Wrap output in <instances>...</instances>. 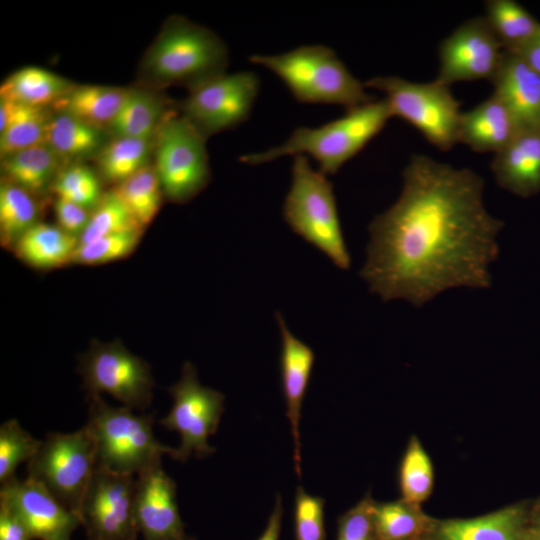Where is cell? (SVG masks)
<instances>
[{"label": "cell", "instance_id": "cell-34", "mask_svg": "<svg viewBox=\"0 0 540 540\" xmlns=\"http://www.w3.org/2000/svg\"><path fill=\"white\" fill-rule=\"evenodd\" d=\"M402 500L418 506L425 501L433 487L431 460L417 438H412L400 466Z\"/></svg>", "mask_w": 540, "mask_h": 540}, {"label": "cell", "instance_id": "cell-12", "mask_svg": "<svg viewBox=\"0 0 540 540\" xmlns=\"http://www.w3.org/2000/svg\"><path fill=\"white\" fill-rule=\"evenodd\" d=\"M135 490V475L97 466L78 511L88 540H137Z\"/></svg>", "mask_w": 540, "mask_h": 540}, {"label": "cell", "instance_id": "cell-47", "mask_svg": "<svg viewBox=\"0 0 540 540\" xmlns=\"http://www.w3.org/2000/svg\"><path fill=\"white\" fill-rule=\"evenodd\" d=\"M524 540H530V539H529V538L527 537V534H526V536H525Z\"/></svg>", "mask_w": 540, "mask_h": 540}, {"label": "cell", "instance_id": "cell-36", "mask_svg": "<svg viewBox=\"0 0 540 540\" xmlns=\"http://www.w3.org/2000/svg\"><path fill=\"white\" fill-rule=\"evenodd\" d=\"M57 198L74 202L92 211L103 196L101 180L90 167L79 162L63 166L52 190Z\"/></svg>", "mask_w": 540, "mask_h": 540}, {"label": "cell", "instance_id": "cell-22", "mask_svg": "<svg viewBox=\"0 0 540 540\" xmlns=\"http://www.w3.org/2000/svg\"><path fill=\"white\" fill-rule=\"evenodd\" d=\"M1 159L2 179L25 189L35 197L52 190L64 163L46 143L26 148Z\"/></svg>", "mask_w": 540, "mask_h": 540}, {"label": "cell", "instance_id": "cell-41", "mask_svg": "<svg viewBox=\"0 0 540 540\" xmlns=\"http://www.w3.org/2000/svg\"><path fill=\"white\" fill-rule=\"evenodd\" d=\"M54 211L57 226L79 239L87 226L91 211L63 198L55 200Z\"/></svg>", "mask_w": 540, "mask_h": 540}, {"label": "cell", "instance_id": "cell-14", "mask_svg": "<svg viewBox=\"0 0 540 540\" xmlns=\"http://www.w3.org/2000/svg\"><path fill=\"white\" fill-rule=\"evenodd\" d=\"M504 54V47L484 16L468 19L440 43L439 69L434 80L449 87L463 81L492 82Z\"/></svg>", "mask_w": 540, "mask_h": 540}, {"label": "cell", "instance_id": "cell-20", "mask_svg": "<svg viewBox=\"0 0 540 540\" xmlns=\"http://www.w3.org/2000/svg\"><path fill=\"white\" fill-rule=\"evenodd\" d=\"M522 131L506 105L494 94L462 112L458 140L476 152L496 154Z\"/></svg>", "mask_w": 540, "mask_h": 540}, {"label": "cell", "instance_id": "cell-4", "mask_svg": "<svg viewBox=\"0 0 540 540\" xmlns=\"http://www.w3.org/2000/svg\"><path fill=\"white\" fill-rule=\"evenodd\" d=\"M249 61L273 72L302 103L337 104L347 111L375 100L324 45L300 46L277 55L254 54Z\"/></svg>", "mask_w": 540, "mask_h": 540}, {"label": "cell", "instance_id": "cell-17", "mask_svg": "<svg viewBox=\"0 0 540 540\" xmlns=\"http://www.w3.org/2000/svg\"><path fill=\"white\" fill-rule=\"evenodd\" d=\"M275 318L282 340L281 379L286 402V415L290 422L293 438L294 467L297 475L300 476L302 459L299 423L302 403L309 384L315 355L308 345L289 330L279 312H275Z\"/></svg>", "mask_w": 540, "mask_h": 540}, {"label": "cell", "instance_id": "cell-38", "mask_svg": "<svg viewBox=\"0 0 540 540\" xmlns=\"http://www.w3.org/2000/svg\"><path fill=\"white\" fill-rule=\"evenodd\" d=\"M143 230H129L79 244L72 263L99 265L129 256L138 246Z\"/></svg>", "mask_w": 540, "mask_h": 540}, {"label": "cell", "instance_id": "cell-19", "mask_svg": "<svg viewBox=\"0 0 540 540\" xmlns=\"http://www.w3.org/2000/svg\"><path fill=\"white\" fill-rule=\"evenodd\" d=\"M491 169L500 187L523 198L540 193V129L520 131L494 154Z\"/></svg>", "mask_w": 540, "mask_h": 540}, {"label": "cell", "instance_id": "cell-10", "mask_svg": "<svg viewBox=\"0 0 540 540\" xmlns=\"http://www.w3.org/2000/svg\"><path fill=\"white\" fill-rule=\"evenodd\" d=\"M168 392L173 405L159 423L180 435L181 442L173 459L184 462L191 455L201 458L213 454L215 449L208 443V438L219 426L224 412V395L203 386L195 366L189 361L183 364L180 379L168 388Z\"/></svg>", "mask_w": 540, "mask_h": 540}, {"label": "cell", "instance_id": "cell-7", "mask_svg": "<svg viewBox=\"0 0 540 540\" xmlns=\"http://www.w3.org/2000/svg\"><path fill=\"white\" fill-rule=\"evenodd\" d=\"M364 85L383 92L393 117L408 122L437 149L447 151L459 142L462 112L449 86L435 80L418 83L398 76H376Z\"/></svg>", "mask_w": 540, "mask_h": 540}, {"label": "cell", "instance_id": "cell-29", "mask_svg": "<svg viewBox=\"0 0 540 540\" xmlns=\"http://www.w3.org/2000/svg\"><path fill=\"white\" fill-rule=\"evenodd\" d=\"M153 139L111 137L96 156L99 177L118 185L149 165Z\"/></svg>", "mask_w": 540, "mask_h": 540}, {"label": "cell", "instance_id": "cell-37", "mask_svg": "<svg viewBox=\"0 0 540 540\" xmlns=\"http://www.w3.org/2000/svg\"><path fill=\"white\" fill-rule=\"evenodd\" d=\"M42 441L34 438L16 419H9L0 427V482L15 478L17 467L29 462Z\"/></svg>", "mask_w": 540, "mask_h": 540}, {"label": "cell", "instance_id": "cell-33", "mask_svg": "<svg viewBox=\"0 0 540 540\" xmlns=\"http://www.w3.org/2000/svg\"><path fill=\"white\" fill-rule=\"evenodd\" d=\"M113 191L143 229L157 215L164 196L156 169L151 163L116 185Z\"/></svg>", "mask_w": 540, "mask_h": 540}, {"label": "cell", "instance_id": "cell-15", "mask_svg": "<svg viewBox=\"0 0 540 540\" xmlns=\"http://www.w3.org/2000/svg\"><path fill=\"white\" fill-rule=\"evenodd\" d=\"M0 505L21 521L32 539L71 540L81 525L78 515L28 477L24 480L15 477L1 484Z\"/></svg>", "mask_w": 540, "mask_h": 540}, {"label": "cell", "instance_id": "cell-24", "mask_svg": "<svg viewBox=\"0 0 540 540\" xmlns=\"http://www.w3.org/2000/svg\"><path fill=\"white\" fill-rule=\"evenodd\" d=\"M79 239L57 225L39 222L14 245L16 256L37 270H50L73 262Z\"/></svg>", "mask_w": 540, "mask_h": 540}, {"label": "cell", "instance_id": "cell-43", "mask_svg": "<svg viewBox=\"0 0 540 540\" xmlns=\"http://www.w3.org/2000/svg\"><path fill=\"white\" fill-rule=\"evenodd\" d=\"M282 502L281 497H276V502L272 513L268 519L267 526L258 540H279L281 521H282Z\"/></svg>", "mask_w": 540, "mask_h": 540}, {"label": "cell", "instance_id": "cell-11", "mask_svg": "<svg viewBox=\"0 0 540 540\" xmlns=\"http://www.w3.org/2000/svg\"><path fill=\"white\" fill-rule=\"evenodd\" d=\"M79 370L89 396L106 393L131 409L145 410L151 405L150 366L118 340L93 341L80 359Z\"/></svg>", "mask_w": 540, "mask_h": 540}, {"label": "cell", "instance_id": "cell-9", "mask_svg": "<svg viewBox=\"0 0 540 540\" xmlns=\"http://www.w3.org/2000/svg\"><path fill=\"white\" fill-rule=\"evenodd\" d=\"M154 139V167L164 196L178 204L190 201L210 181L205 137L182 115L170 112Z\"/></svg>", "mask_w": 540, "mask_h": 540}, {"label": "cell", "instance_id": "cell-44", "mask_svg": "<svg viewBox=\"0 0 540 540\" xmlns=\"http://www.w3.org/2000/svg\"><path fill=\"white\" fill-rule=\"evenodd\" d=\"M512 53L520 56L533 69L540 73V34L531 42Z\"/></svg>", "mask_w": 540, "mask_h": 540}, {"label": "cell", "instance_id": "cell-27", "mask_svg": "<svg viewBox=\"0 0 540 540\" xmlns=\"http://www.w3.org/2000/svg\"><path fill=\"white\" fill-rule=\"evenodd\" d=\"M169 113L160 96L148 90L128 89L107 133L111 137L153 138Z\"/></svg>", "mask_w": 540, "mask_h": 540}, {"label": "cell", "instance_id": "cell-21", "mask_svg": "<svg viewBox=\"0 0 540 540\" xmlns=\"http://www.w3.org/2000/svg\"><path fill=\"white\" fill-rule=\"evenodd\" d=\"M528 516L523 508L510 506L471 519L436 521L437 540H524Z\"/></svg>", "mask_w": 540, "mask_h": 540}, {"label": "cell", "instance_id": "cell-30", "mask_svg": "<svg viewBox=\"0 0 540 540\" xmlns=\"http://www.w3.org/2000/svg\"><path fill=\"white\" fill-rule=\"evenodd\" d=\"M485 19L506 51L514 52L540 34L538 21L514 0H489Z\"/></svg>", "mask_w": 540, "mask_h": 540}, {"label": "cell", "instance_id": "cell-2", "mask_svg": "<svg viewBox=\"0 0 540 540\" xmlns=\"http://www.w3.org/2000/svg\"><path fill=\"white\" fill-rule=\"evenodd\" d=\"M393 117L383 98L347 110L342 117L316 128L298 127L277 147L245 154L240 161L260 165L284 156L309 155L323 174H336L356 156Z\"/></svg>", "mask_w": 540, "mask_h": 540}, {"label": "cell", "instance_id": "cell-45", "mask_svg": "<svg viewBox=\"0 0 540 540\" xmlns=\"http://www.w3.org/2000/svg\"><path fill=\"white\" fill-rule=\"evenodd\" d=\"M526 534L530 540H540V510L528 518Z\"/></svg>", "mask_w": 540, "mask_h": 540}, {"label": "cell", "instance_id": "cell-31", "mask_svg": "<svg viewBox=\"0 0 540 540\" xmlns=\"http://www.w3.org/2000/svg\"><path fill=\"white\" fill-rule=\"evenodd\" d=\"M373 521L379 540H421L432 534L436 522L403 500L374 503Z\"/></svg>", "mask_w": 540, "mask_h": 540}, {"label": "cell", "instance_id": "cell-39", "mask_svg": "<svg viewBox=\"0 0 540 540\" xmlns=\"http://www.w3.org/2000/svg\"><path fill=\"white\" fill-rule=\"evenodd\" d=\"M323 498L308 494L301 486L295 495L296 540H325Z\"/></svg>", "mask_w": 540, "mask_h": 540}, {"label": "cell", "instance_id": "cell-28", "mask_svg": "<svg viewBox=\"0 0 540 540\" xmlns=\"http://www.w3.org/2000/svg\"><path fill=\"white\" fill-rule=\"evenodd\" d=\"M73 84L44 68L28 66L9 75L0 86V99L51 107Z\"/></svg>", "mask_w": 540, "mask_h": 540}, {"label": "cell", "instance_id": "cell-3", "mask_svg": "<svg viewBox=\"0 0 540 540\" xmlns=\"http://www.w3.org/2000/svg\"><path fill=\"white\" fill-rule=\"evenodd\" d=\"M225 43L210 29L181 16L163 26L142 62V75L157 86L180 84L190 90L225 74Z\"/></svg>", "mask_w": 540, "mask_h": 540}, {"label": "cell", "instance_id": "cell-32", "mask_svg": "<svg viewBox=\"0 0 540 540\" xmlns=\"http://www.w3.org/2000/svg\"><path fill=\"white\" fill-rule=\"evenodd\" d=\"M36 197L6 180L0 186V241L13 249L17 241L39 223L40 210Z\"/></svg>", "mask_w": 540, "mask_h": 540}, {"label": "cell", "instance_id": "cell-23", "mask_svg": "<svg viewBox=\"0 0 540 540\" xmlns=\"http://www.w3.org/2000/svg\"><path fill=\"white\" fill-rule=\"evenodd\" d=\"M127 92L119 87L73 84L51 108L107 131Z\"/></svg>", "mask_w": 540, "mask_h": 540}, {"label": "cell", "instance_id": "cell-5", "mask_svg": "<svg viewBox=\"0 0 540 540\" xmlns=\"http://www.w3.org/2000/svg\"><path fill=\"white\" fill-rule=\"evenodd\" d=\"M154 417V413L138 415L129 407L112 406L101 395L89 396L85 426L95 443L98 466L137 475L164 454L174 458L176 448L154 436Z\"/></svg>", "mask_w": 540, "mask_h": 540}, {"label": "cell", "instance_id": "cell-42", "mask_svg": "<svg viewBox=\"0 0 540 540\" xmlns=\"http://www.w3.org/2000/svg\"><path fill=\"white\" fill-rule=\"evenodd\" d=\"M0 540H33L21 521L2 505H0Z\"/></svg>", "mask_w": 540, "mask_h": 540}, {"label": "cell", "instance_id": "cell-13", "mask_svg": "<svg viewBox=\"0 0 540 540\" xmlns=\"http://www.w3.org/2000/svg\"><path fill=\"white\" fill-rule=\"evenodd\" d=\"M258 91L255 73H225L190 90L181 104L182 116L206 138L244 123Z\"/></svg>", "mask_w": 540, "mask_h": 540}, {"label": "cell", "instance_id": "cell-1", "mask_svg": "<svg viewBox=\"0 0 540 540\" xmlns=\"http://www.w3.org/2000/svg\"><path fill=\"white\" fill-rule=\"evenodd\" d=\"M402 176L400 196L368 227L360 276L370 291L421 307L451 288H489L504 223L484 206L483 179L426 155Z\"/></svg>", "mask_w": 540, "mask_h": 540}, {"label": "cell", "instance_id": "cell-40", "mask_svg": "<svg viewBox=\"0 0 540 540\" xmlns=\"http://www.w3.org/2000/svg\"><path fill=\"white\" fill-rule=\"evenodd\" d=\"M374 502L364 498L338 519L337 540H379L373 521Z\"/></svg>", "mask_w": 540, "mask_h": 540}, {"label": "cell", "instance_id": "cell-8", "mask_svg": "<svg viewBox=\"0 0 540 540\" xmlns=\"http://www.w3.org/2000/svg\"><path fill=\"white\" fill-rule=\"evenodd\" d=\"M98 466L94 440L86 426L71 433H49L27 462V477L42 485L68 510L78 515Z\"/></svg>", "mask_w": 540, "mask_h": 540}, {"label": "cell", "instance_id": "cell-25", "mask_svg": "<svg viewBox=\"0 0 540 540\" xmlns=\"http://www.w3.org/2000/svg\"><path fill=\"white\" fill-rule=\"evenodd\" d=\"M51 115L48 107L17 104L0 99L1 158L45 143Z\"/></svg>", "mask_w": 540, "mask_h": 540}, {"label": "cell", "instance_id": "cell-6", "mask_svg": "<svg viewBox=\"0 0 540 540\" xmlns=\"http://www.w3.org/2000/svg\"><path fill=\"white\" fill-rule=\"evenodd\" d=\"M291 174L290 189L283 204L285 222L338 268L349 269L351 258L332 184L325 174L312 168L305 155L294 157Z\"/></svg>", "mask_w": 540, "mask_h": 540}, {"label": "cell", "instance_id": "cell-18", "mask_svg": "<svg viewBox=\"0 0 540 540\" xmlns=\"http://www.w3.org/2000/svg\"><path fill=\"white\" fill-rule=\"evenodd\" d=\"M522 130L540 129V73L520 56L505 50L491 82Z\"/></svg>", "mask_w": 540, "mask_h": 540}, {"label": "cell", "instance_id": "cell-35", "mask_svg": "<svg viewBox=\"0 0 540 540\" xmlns=\"http://www.w3.org/2000/svg\"><path fill=\"white\" fill-rule=\"evenodd\" d=\"M143 230L136 222L126 205L113 191L105 192L90 212L89 221L79 244H87L107 235L129 231Z\"/></svg>", "mask_w": 540, "mask_h": 540}, {"label": "cell", "instance_id": "cell-26", "mask_svg": "<svg viewBox=\"0 0 540 540\" xmlns=\"http://www.w3.org/2000/svg\"><path fill=\"white\" fill-rule=\"evenodd\" d=\"M106 132L68 114L54 112L47 124L45 143L64 162H78L99 154L109 140Z\"/></svg>", "mask_w": 540, "mask_h": 540}, {"label": "cell", "instance_id": "cell-46", "mask_svg": "<svg viewBox=\"0 0 540 540\" xmlns=\"http://www.w3.org/2000/svg\"><path fill=\"white\" fill-rule=\"evenodd\" d=\"M421 540H437V539L432 534H430L422 538Z\"/></svg>", "mask_w": 540, "mask_h": 540}, {"label": "cell", "instance_id": "cell-16", "mask_svg": "<svg viewBox=\"0 0 540 540\" xmlns=\"http://www.w3.org/2000/svg\"><path fill=\"white\" fill-rule=\"evenodd\" d=\"M134 513L143 540H195L185 532L176 484L164 471L162 460L137 474Z\"/></svg>", "mask_w": 540, "mask_h": 540}]
</instances>
